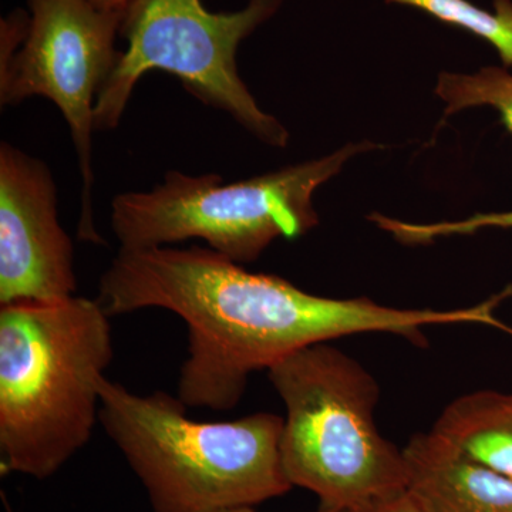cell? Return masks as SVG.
<instances>
[{
    "label": "cell",
    "mask_w": 512,
    "mask_h": 512,
    "mask_svg": "<svg viewBox=\"0 0 512 512\" xmlns=\"http://www.w3.org/2000/svg\"><path fill=\"white\" fill-rule=\"evenodd\" d=\"M433 430L468 457L512 478V393L464 394L448 404Z\"/></svg>",
    "instance_id": "cell-10"
},
{
    "label": "cell",
    "mask_w": 512,
    "mask_h": 512,
    "mask_svg": "<svg viewBox=\"0 0 512 512\" xmlns=\"http://www.w3.org/2000/svg\"><path fill=\"white\" fill-rule=\"evenodd\" d=\"M97 299L0 308V467L46 480L92 437L114 356Z\"/></svg>",
    "instance_id": "cell-2"
},
{
    "label": "cell",
    "mask_w": 512,
    "mask_h": 512,
    "mask_svg": "<svg viewBox=\"0 0 512 512\" xmlns=\"http://www.w3.org/2000/svg\"><path fill=\"white\" fill-rule=\"evenodd\" d=\"M215 512H256L254 507L251 505H238V507H228L222 508V510H218ZM318 512H346V511H338V510H328V508H320Z\"/></svg>",
    "instance_id": "cell-16"
},
{
    "label": "cell",
    "mask_w": 512,
    "mask_h": 512,
    "mask_svg": "<svg viewBox=\"0 0 512 512\" xmlns=\"http://www.w3.org/2000/svg\"><path fill=\"white\" fill-rule=\"evenodd\" d=\"M356 512H430L409 490Z\"/></svg>",
    "instance_id": "cell-14"
},
{
    "label": "cell",
    "mask_w": 512,
    "mask_h": 512,
    "mask_svg": "<svg viewBox=\"0 0 512 512\" xmlns=\"http://www.w3.org/2000/svg\"><path fill=\"white\" fill-rule=\"evenodd\" d=\"M284 0H249L235 12H210L201 0H133L120 33L127 40L116 69L96 104V131L119 127L141 77L151 70L173 74L185 92L227 113L271 147L284 148L288 130L265 113L238 73L242 40L268 22Z\"/></svg>",
    "instance_id": "cell-6"
},
{
    "label": "cell",
    "mask_w": 512,
    "mask_h": 512,
    "mask_svg": "<svg viewBox=\"0 0 512 512\" xmlns=\"http://www.w3.org/2000/svg\"><path fill=\"white\" fill-rule=\"evenodd\" d=\"M164 392H130L104 377L99 421L146 488L154 512H215L291 491L282 467L284 419L255 413L202 423Z\"/></svg>",
    "instance_id": "cell-3"
},
{
    "label": "cell",
    "mask_w": 512,
    "mask_h": 512,
    "mask_svg": "<svg viewBox=\"0 0 512 512\" xmlns=\"http://www.w3.org/2000/svg\"><path fill=\"white\" fill-rule=\"evenodd\" d=\"M370 221L375 222L384 231L404 244H427L433 239L450 237V235L474 234L485 228H512V211L497 212V214H477L463 221L437 222V224H410L384 215H370Z\"/></svg>",
    "instance_id": "cell-13"
},
{
    "label": "cell",
    "mask_w": 512,
    "mask_h": 512,
    "mask_svg": "<svg viewBox=\"0 0 512 512\" xmlns=\"http://www.w3.org/2000/svg\"><path fill=\"white\" fill-rule=\"evenodd\" d=\"M268 377L285 404L279 450L293 487L346 512L407 490L403 450L376 426L379 384L357 360L318 343L276 362Z\"/></svg>",
    "instance_id": "cell-4"
},
{
    "label": "cell",
    "mask_w": 512,
    "mask_h": 512,
    "mask_svg": "<svg viewBox=\"0 0 512 512\" xmlns=\"http://www.w3.org/2000/svg\"><path fill=\"white\" fill-rule=\"evenodd\" d=\"M410 6L440 22L467 30L495 47L505 66H512V0H494L488 12L468 0H386Z\"/></svg>",
    "instance_id": "cell-11"
},
{
    "label": "cell",
    "mask_w": 512,
    "mask_h": 512,
    "mask_svg": "<svg viewBox=\"0 0 512 512\" xmlns=\"http://www.w3.org/2000/svg\"><path fill=\"white\" fill-rule=\"evenodd\" d=\"M407 490L430 512H512V478L478 463L436 431L403 450Z\"/></svg>",
    "instance_id": "cell-9"
},
{
    "label": "cell",
    "mask_w": 512,
    "mask_h": 512,
    "mask_svg": "<svg viewBox=\"0 0 512 512\" xmlns=\"http://www.w3.org/2000/svg\"><path fill=\"white\" fill-rule=\"evenodd\" d=\"M375 147L350 144L318 160L232 184L218 174L167 171L153 190L113 198L111 229L127 251L202 239L229 261L251 264L275 239L302 237L315 228V191L350 158Z\"/></svg>",
    "instance_id": "cell-5"
},
{
    "label": "cell",
    "mask_w": 512,
    "mask_h": 512,
    "mask_svg": "<svg viewBox=\"0 0 512 512\" xmlns=\"http://www.w3.org/2000/svg\"><path fill=\"white\" fill-rule=\"evenodd\" d=\"M25 42L8 62L0 63V106H18L45 97L70 128L80 174V241L103 244L93 220L92 165L96 104L119 63L116 49L124 10L99 8L92 0H28Z\"/></svg>",
    "instance_id": "cell-7"
},
{
    "label": "cell",
    "mask_w": 512,
    "mask_h": 512,
    "mask_svg": "<svg viewBox=\"0 0 512 512\" xmlns=\"http://www.w3.org/2000/svg\"><path fill=\"white\" fill-rule=\"evenodd\" d=\"M437 96L446 103V116L468 107L491 106L512 133V74L485 67L474 74L441 73Z\"/></svg>",
    "instance_id": "cell-12"
},
{
    "label": "cell",
    "mask_w": 512,
    "mask_h": 512,
    "mask_svg": "<svg viewBox=\"0 0 512 512\" xmlns=\"http://www.w3.org/2000/svg\"><path fill=\"white\" fill-rule=\"evenodd\" d=\"M77 292L74 245L59 222L52 170L0 144V305L59 302Z\"/></svg>",
    "instance_id": "cell-8"
},
{
    "label": "cell",
    "mask_w": 512,
    "mask_h": 512,
    "mask_svg": "<svg viewBox=\"0 0 512 512\" xmlns=\"http://www.w3.org/2000/svg\"><path fill=\"white\" fill-rule=\"evenodd\" d=\"M99 8L109 10H124L133 0H92Z\"/></svg>",
    "instance_id": "cell-15"
},
{
    "label": "cell",
    "mask_w": 512,
    "mask_h": 512,
    "mask_svg": "<svg viewBox=\"0 0 512 512\" xmlns=\"http://www.w3.org/2000/svg\"><path fill=\"white\" fill-rule=\"evenodd\" d=\"M9 512H12V511L9 510Z\"/></svg>",
    "instance_id": "cell-17"
},
{
    "label": "cell",
    "mask_w": 512,
    "mask_h": 512,
    "mask_svg": "<svg viewBox=\"0 0 512 512\" xmlns=\"http://www.w3.org/2000/svg\"><path fill=\"white\" fill-rule=\"evenodd\" d=\"M104 312L165 309L187 325V359L178 399L187 407L227 412L247 390L249 375L298 350L355 333L387 332L423 345L427 326L497 325L488 299L453 311L399 309L367 298L333 299L275 275L252 274L210 248L119 249L101 275Z\"/></svg>",
    "instance_id": "cell-1"
}]
</instances>
